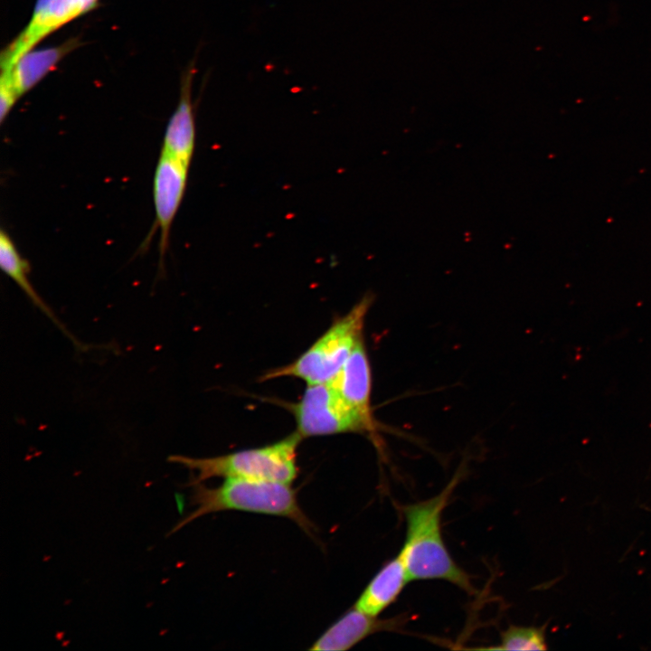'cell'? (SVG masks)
<instances>
[{
    "label": "cell",
    "instance_id": "obj_1",
    "mask_svg": "<svg viewBox=\"0 0 651 651\" xmlns=\"http://www.w3.org/2000/svg\"><path fill=\"white\" fill-rule=\"evenodd\" d=\"M458 481L457 475L435 496L402 507L406 534L400 554L410 580H445L473 594L470 577L453 560L441 529L442 512Z\"/></svg>",
    "mask_w": 651,
    "mask_h": 651
},
{
    "label": "cell",
    "instance_id": "obj_2",
    "mask_svg": "<svg viewBox=\"0 0 651 651\" xmlns=\"http://www.w3.org/2000/svg\"><path fill=\"white\" fill-rule=\"evenodd\" d=\"M289 485L245 479H225L217 487L193 484L191 501L196 508L178 522L168 535L203 515L228 510L287 517L312 535L315 526L301 509L296 491Z\"/></svg>",
    "mask_w": 651,
    "mask_h": 651
},
{
    "label": "cell",
    "instance_id": "obj_3",
    "mask_svg": "<svg viewBox=\"0 0 651 651\" xmlns=\"http://www.w3.org/2000/svg\"><path fill=\"white\" fill-rule=\"evenodd\" d=\"M301 439L294 432L264 447L210 458L171 455L167 461L197 472L190 485L212 477L291 484L298 474L297 451Z\"/></svg>",
    "mask_w": 651,
    "mask_h": 651
},
{
    "label": "cell",
    "instance_id": "obj_4",
    "mask_svg": "<svg viewBox=\"0 0 651 651\" xmlns=\"http://www.w3.org/2000/svg\"><path fill=\"white\" fill-rule=\"evenodd\" d=\"M373 300L371 294L363 296L300 356L286 365L268 371L259 380L295 377L307 384L331 381L363 340L365 317Z\"/></svg>",
    "mask_w": 651,
    "mask_h": 651
},
{
    "label": "cell",
    "instance_id": "obj_5",
    "mask_svg": "<svg viewBox=\"0 0 651 651\" xmlns=\"http://www.w3.org/2000/svg\"><path fill=\"white\" fill-rule=\"evenodd\" d=\"M288 409L302 439L344 433L376 435L329 382L307 384L301 399Z\"/></svg>",
    "mask_w": 651,
    "mask_h": 651
},
{
    "label": "cell",
    "instance_id": "obj_6",
    "mask_svg": "<svg viewBox=\"0 0 651 651\" xmlns=\"http://www.w3.org/2000/svg\"><path fill=\"white\" fill-rule=\"evenodd\" d=\"M99 0H36L26 26L2 51L1 71L11 68L24 54L65 24L90 12Z\"/></svg>",
    "mask_w": 651,
    "mask_h": 651
},
{
    "label": "cell",
    "instance_id": "obj_7",
    "mask_svg": "<svg viewBox=\"0 0 651 651\" xmlns=\"http://www.w3.org/2000/svg\"><path fill=\"white\" fill-rule=\"evenodd\" d=\"M78 37L24 54L11 68L1 71L0 121L4 123L16 101L38 84L71 51L80 46Z\"/></svg>",
    "mask_w": 651,
    "mask_h": 651
},
{
    "label": "cell",
    "instance_id": "obj_8",
    "mask_svg": "<svg viewBox=\"0 0 651 651\" xmlns=\"http://www.w3.org/2000/svg\"><path fill=\"white\" fill-rule=\"evenodd\" d=\"M188 171V165L160 153L153 181L156 225L160 231V269L168 248L171 225L184 197Z\"/></svg>",
    "mask_w": 651,
    "mask_h": 651
},
{
    "label": "cell",
    "instance_id": "obj_9",
    "mask_svg": "<svg viewBox=\"0 0 651 651\" xmlns=\"http://www.w3.org/2000/svg\"><path fill=\"white\" fill-rule=\"evenodd\" d=\"M194 62L181 76L178 104L165 128L161 152L190 166L195 146V118L192 99Z\"/></svg>",
    "mask_w": 651,
    "mask_h": 651
},
{
    "label": "cell",
    "instance_id": "obj_10",
    "mask_svg": "<svg viewBox=\"0 0 651 651\" xmlns=\"http://www.w3.org/2000/svg\"><path fill=\"white\" fill-rule=\"evenodd\" d=\"M329 382L373 431L377 433V421L371 407V366L363 340L358 344L343 368Z\"/></svg>",
    "mask_w": 651,
    "mask_h": 651
},
{
    "label": "cell",
    "instance_id": "obj_11",
    "mask_svg": "<svg viewBox=\"0 0 651 651\" xmlns=\"http://www.w3.org/2000/svg\"><path fill=\"white\" fill-rule=\"evenodd\" d=\"M399 618H379L353 607L332 624L309 647V650L343 651L367 637L398 627Z\"/></svg>",
    "mask_w": 651,
    "mask_h": 651
},
{
    "label": "cell",
    "instance_id": "obj_12",
    "mask_svg": "<svg viewBox=\"0 0 651 651\" xmlns=\"http://www.w3.org/2000/svg\"><path fill=\"white\" fill-rule=\"evenodd\" d=\"M410 577L400 552L388 561L372 578L354 607L378 617L400 596Z\"/></svg>",
    "mask_w": 651,
    "mask_h": 651
},
{
    "label": "cell",
    "instance_id": "obj_13",
    "mask_svg": "<svg viewBox=\"0 0 651 651\" xmlns=\"http://www.w3.org/2000/svg\"><path fill=\"white\" fill-rule=\"evenodd\" d=\"M0 267L24 292L31 302L43 313L68 337L79 351L88 350V345L79 341L63 325L52 309L41 297L29 279L30 265L18 251L10 235L0 232Z\"/></svg>",
    "mask_w": 651,
    "mask_h": 651
},
{
    "label": "cell",
    "instance_id": "obj_14",
    "mask_svg": "<svg viewBox=\"0 0 651 651\" xmlns=\"http://www.w3.org/2000/svg\"><path fill=\"white\" fill-rule=\"evenodd\" d=\"M499 650H546L545 629L542 627L510 626L501 632Z\"/></svg>",
    "mask_w": 651,
    "mask_h": 651
}]
</instances>
